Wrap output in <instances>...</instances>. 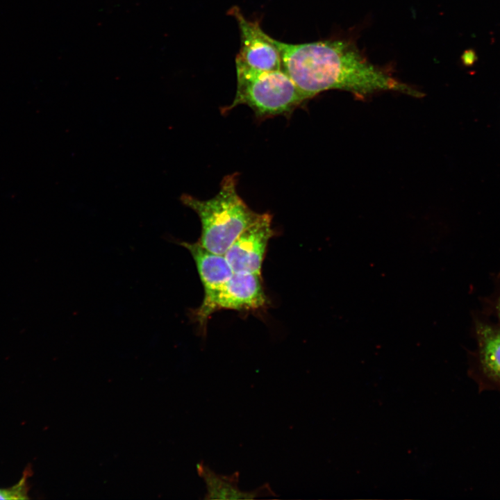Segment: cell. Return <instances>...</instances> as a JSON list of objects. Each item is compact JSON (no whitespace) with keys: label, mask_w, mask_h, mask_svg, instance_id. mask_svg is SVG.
Returning a JSON list of instances; mask_svg holds the SVG:
<instances>
[{"label":"cell","mask_w":500,"mask_h":500,"mask_svg":"<svg viewBox=\"0 0 500 500\" xmlns=\"http://www.w3.org/2000/svg\"><path fill=\"white\" fill-rule=\"evenodd\" d=\"M273 41L282 69L308 100L329 90H342L359 97L393 91L413 97L422 93L372 64L351 43L322 40L301 44Z\"/></svg>","instance_id":"6da1fadb"},{"label":"cell","mask_w":500,"mask_h":500,"mask_svg":"<svg viewBox=\"0 0 500 500\" xmlns=\"http://www.w3.org/2000/svg\"><path fill=\"white\" fill-rule=\"evenodd\" d=\"M237 175L225 176L218 192L211 199L200 200L183 194L181 201L198 215L201 234L198 241L214 253L224 255L238 236L261 215L251 210L237 191Z\"/></svg>","instance_id":"7a4b0ae2"},{"label":"cell","mask_w":500,"mask_h":500,"mask_svg":"<svg viewBox=\"0 0 500 500\" xmlns=\"http://www.w3.org/2000/svg\"><path fill=\"white\" fill-rule=\"evenodd\" d=\"M237 91L227 112L247 105L260 119L290 115L306 101L290 77L283 70L262 71L236 63Z\"/></svg>","instance_id":"3957f363"},{"label":"cell","mask_w":500,"mask_h":500,"mask_svg":"<svg viewBox=\"0 0 500 500\" xmlns=\"http://www.w3.org/2000/svg\"><path fill=\"white\" fill-rule=\"evenodd\" d=\"M266 300L261 275L234 273L222 285L204 290L202 303L191 311V317L204 330L208 319L217 310H256L265 306Z\"/></svg>","instance_id":"277c9868"},{"label":"cell","mask_w":500,"mask_h":500,"mask_svg":"<svg viewBox=\"0 0 500 500\" xmlns=\"http://www.w3.org/2000/svg\"><path fill=\"white\" fill-rule=\"evenodd\" d=\"M272 219L269 213H261L226 251L224 256L234 273L261 275L267 244L274 235Z\"/></svg>","instance_id":"5b68a950"},{"label":"cell","mask_w":500,"mask_h":500,"mask_svg":"<svg viewBox=\"0 0 500 500\" xmlns=\"http://www.w3.org/2000/svg\"><path fill=\"white\" fill-rule=\"evenodd\" d=\"M238 23L240 48L235 63L262 71L282 69L280 53L273 38L256 22L246 19L238 8L231 10Z\"/></svg>","instance_id":"8992f818"},{"label":"cell","mask_w":500,"mask_h":500,"mask_svg":"<svg viewBox=\"0 0 500 500\" xmlns=\"http://www.w3.org/2000/svg\"><path fill=\"white\" fill-rule=\"evenodd\" d=\"M199 475L206 483L205 499H254L262 497H276L268 483L251 490L242 491L238 486L239 472L231 475L216 474L201 462L197 465Z\"/></svg>","instance_id":"52a82bcc"},{"label":"cell","mask_w":500,"mask_h":500,"mask_svg":"<svg viewBox=\"0 0 500 500\" xmlns=\"http://www.w3.org/2000/svg\"><path fill=\"white\" fill-rule=\"evenodd\" d=\"M192 256L204 290L216 288L227 281L234 274L224 255L210 251L199 242H181Z\"/></svg>","instance_id":"ba28073f"},{"label":"cell","mask_w":500,"mask_h":500,"mask_svg":"<svg viewBox=\"0 0 500 500\" xmlns=\"http://www.w3.org/2000/svg\"><path fill=\"white\" fill-rule=\"evenodd\" d=\"M476 333L483 372L490 378L500 382V331L479 323Z\"/></svg>","instance_id":"9c48e42d"},{"label":"cell","mask_w":500,"mask_h":500,"mask_svg":"<svg viewBox=\"0 0 500 500\" xmlns=\"http://www.w3.org/2000/svg\"><path fill=\"white\" fill-rule=\"evenodd\" d=\"M27 474L28 472H25L23 477L13 486L7 488H0V499H28L26 483Z\"/></svg>","instance_id":"30bf717a"},{"label":"cell","mask_w":500,"mask_h":500,"mask_svg":"<svg viewBox=\"0 0 500 500\" xmlns=\"http://www.w3.org/2000/svg\"><path fill=\"white\" fill-rule=\"evenodd\" d=\"M476 60L477 56L476 52L473 49L466 50L462 56L463 64L468 67L473 65L476 62Z\"/></svg>","instance_id":"8fae6325"},{"label":"cell","mask_w":500,"mask_h":500,"mask_svg":"<svg viewBox=\"0 0 500 500\" xmlns=\"http://www.w3.org/2000/svg\"><path fill=\"white\" fill-rule=\"evenodd\" d=\"M497 311H498L499 317L500 318V297L499 299L498 303H497Z\"/></svg>","instance_id":"7c38bea8"}]
</instances>
